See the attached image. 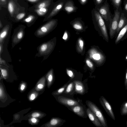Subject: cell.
Instances as JSON below:
<instances>
[{
  "mask_svg": "<svg viewBox=\"0 0 127 127\" xmlns=\"http://www.w3.org/2000/svg\"><path fill=\"white\" fill-rule=\"evenodd\" d=\"M86 103L88 108L97 118L103 127H108L106 119L99 109L95 104L91 101L87 100Z\"/></svg>",
  "mask_w": 127,
  "mask_h": 127,
  "instance_id": "obj_1",
  "label": "cell"
},
{
  "mask_svg": "<svg viewBox=\"0 0 127 127\" xmlns=\"http://www.w3.org/2000/svg\"><path fill=\"white\" fill-rule=\"evenodd\" d=\"M120 12L117 10L115 12L114 16L110 21V35L111 38L113 37L116 32L118 24L120 18Z\"/></svg>",
  "mask_w": 127,
  "mask_h": 127,
  "instance_id": "obj_2",
  "label": "cell"
},
{
  "mask_svg": "<svg viewBox=\"0 0 127 127\" xmlns=\"http://www.w3.org/2000/svg\"><path fill=\"white\" fill-rule=\"evenodd\" d=\"M99 102L107 114L113 120H115V116L112 106L109 102L103 96H100Z\"/></svg>",
  "mask_w": 127,
  "mask_h": 127,
  "instance_id": "obj_3",
  "label": "cell"
},
{
  "mask_svg": "<svg viewBox=\"0 0 127 127\" xmlns=\"http://www.w3.org/2000/svg\"><path fill=\"white\" fill-rule=\"evenodd\" d=\"M95 15L96 20L104 36L107 41L109 38L107 31L104 22L99 13L97 11H95Z\"/></svg>",
  "mask_w": 127,
  "mask_h": 127,
  "instance_id": "obj_4",
  "label": "cell"
},
{
  "mask_svg": "<svg viewBox=\"0 0 127 127\" xmlns=\"http://www.w3.org/2000/svg\"><path fill=\"white\" fill-rule=\"evenodd\" d=\"M56 22V21L54 20L49 21L38 30L36 32L37 34L42 36L45 34L53 28Z\"/></svg>",
  "mask_w": 127,
  "mask_h": 127,
  "instance_id": "obj_5",
  "label": "cell"
},
{
  "mask_svg": "<svg viewBox=\"0 0 127 127\" xmlns=\"http://www.w3.org/2000/svg\"><path fill=\"white\" fill-rule=\"evenodd\" d=\"M58 99L61 104L69 107L79 105V102L75 100L63 96H59Z\"/></svg>",
  "mask_w": 127,
  "mask_h": 127,
  "instance_id": "obj_6",
  "label": "cell"
},
{
  "mask_svg": "<svg viewBox=\"0 0 127 127\" xmlns=\"http://www.w3.org/2000/svg\"><path fill=\"white\" fill-rule=\"evenodd\" d=\"M86 112L89 119L96 126L103 127L97 118L89 108H87Z\"/></svg>",
  "mask_w": 127,
  "mask_h": 127,
  "instance_id": "obj_7",
  "label": "cell"
},
{
  "mask_svg": "<svg viewBox=\"0 0 127 127\" xmlns=\"http://www.w3.org/2000/svg\"><path fill=\"white\" fill-rule=\"evenodd\" d=\"M73 82L75 92L80 94H83L85 92V89L83 83L79 80H74Z\"/></svg>",
  "mask_w": 127,
  "mask_h": 127,
  "instance_id": "obj_8",
  "label": "cell"
},
{
  "mask_svg": "<svg viewBox=\"0 0 127 127\" xmlns=\"http://www.w3.org/2000/svg\"><path fill=\"white\" fill-rule=\"evenodd\" d=\"M63 2H60L56 4L46 19H48L56 15L63 7Z\"/></svg>",
  "mask_w": 127,
  "mask_h": 127,
  "instance_id": "obj_9",
  "label": "cell"
},
{
  "mask_svg": "<svg viewBox=\"0 0 127 127\" xmlns=\"http://www.w3.org/2000/svg\"><path fill=\"white\" fill-rule=\"evenodd\" d=\"M99 11L102 16L106 20H108L109 15V9L107 4L102 6L99 10Z\"/></svg>",
  "mask_w": 127,
  "mask_h": 127,
  "instance_id": "obj_10",
  "label": "cell"
},
{
  "mask_svg": "<svg viewBox=\"0 0 127 127\" xmlns=\"http://www.w3.org/2000/svg\"><path fill=\"white\" fill-rule=\"evenodd\" d=\"M72 111L77 115L83 117L84 116L85 112L83 107L79 105L70 107Z\"/></svg>",
  "mask_w": 127,
  "mask_h": 127,
  "instance_id": "obj_11",
  "label": "cell"
},
{
  "mask_svg": "<svg viewBox=\"0 0 127 127\" xmlns=\"http://www.w3.org/2000/svg\"><path fill=\"white\" fill-rule=\"evenodd\" d=\"M51 0H43L37 3L34 6L35 9L48 8L51 4Z\"/></svg>",
  "mask_w": 127,
  "mask_h": 127,
  "instance_id": "obj_12",
  "label": "cell"
},
{
  "mask_svg": "<svg viewBox=\"0 0 127 127\" xmlns=\"http://www.w3.org/2000/svg\"><path fill=\"white\" fill-rule=\"evenodd\" d=\"M126 20L124 16V14L122 13L120 17L116 31L117 33H118L126 25Z\"/></svg>",
  "mask_w": 127,
  "mask_h": 127,
  "instance_id": "obj_13",
  "label": "cell"
},
{
  "mask_svg": "<svg viewBox=\"0 0 127 127\" xmlns=\"http://www.w3.org/2000/svg\"><path fill=\"white\" fill-rule=\"evenodd\" d=\"M90 55H91V57H92L93 59L95 61H101L104 59L103 56L95 50H92Z\"/></svg>",
  "mask_w": 127,
  "mask_h": 127,
  "instance_id": "obj_14",
  "label": "cell"
},
{
  "mask_svg": "<svg viewBox=\"0 0 127 127\" xmlns=\"http://www.w3.org/2000/svg\"><path fill=\"white\" fill-rule=\"evenodd\" d=\"M7 8L8 11L10 15L12 16L16 8L15 4L12 0H9L8 2Z\"/></svg>",
  "mask_w": 127,
  "mask_h": 127,
  "instance_id": "obj_15",
  "label": "cell"
},
{
  "mask_svg": "<svg viewBox=\"0 0 127 127\" xmlns=\"http://www.w3.org/2000/svg\"><path fill=\"white\" fill-rule=\"evenodd\" d=\"M65 120L59 118H53L51 120L50 124L52 126H56L61 124H63Z\"/></svg>",
  "mask_w": 127,
  "mask_h": 127,
  "instance_id": "obj_16",
  "label": "cell"
},
{
  "mask_svg": "<svg viewBox=\"0 0 127 127\" xmlns=\"http://www.w3.org/2000/svg\"><path fill=\"white\" fill-rule=\"evenodd\" d=\"M64 9L68 13H70L73 11L75 9L72 2L69 1L66 3L64 6Z\"/></svg>",
  "mask_w": 127,
  "mask_h": 127,
  "instance_id": "obj_17",
  "label": "cell"
},
{
  "mask_svg": "<svg viewBox=\"0 0 127 127\" xmlns=\"http://www.w3.org/2000/svg\"><path fill=\"white\" fill-rule=\"evenodd\" d=\"M127 31V24L121 30L115 40V43H117L123 37Z\"/></svg>",
  "mask_w": 127,
  "mask_h": 127,
  "instance_id": "obj_18",
  "label": "cell"
},
{
  "mask_svg": "<svg viewBox=\"0 0 127 127\" xmlns=\"http://www.w3.org/2000/svg\"><path fill=\"white\" fill-rule=\"evenodd\" d=\"M120 113L122 116L127 115V101L124 102L120 108Z\"/></svg>",
  "mask_w": 127,
  "mask_h": 127,
  "instance_id": "obj_19",
  "label": "cell"
},
{
  "mask_svg": "<svg viewBox=\"0 0 127 127\" xmlns=\"http://www.w3.org/2000/svg\"><path fill=\"white\" fill-rule=\"evenodd\" d=\"M48 11L47 8H41L35 9V12L39 16H43Z\"/></svg>",
  "mask_w": 127,
  "mask_h": 127,
  "instance_id": "obj_20",
  "label": "cell"
},
{
  "mask_svg": "<svg viewBox=\"0 0 127 127\" xmlns=\"http://www.w3.org/2000/svg\"><path fill=\"white\" fill-rule=\"evenodd\" d=\"M8 28V26L6 27L0 33V43L2 42V41L7 34Z\"/></svg>",
  "mask_w": 127,
  "mask_h": 127,
  "instance_id": "obj_21",
  "label": "cell"
},
{
  "mask_svg": "<svg viewBox=\"0 0 127 127\" xmlns=\"http://www.w3.org/2000/svg\"><path fill=\"white\" fill-rule=\"evenodd\" d=\"M74 84L73 82L70 83L66 87L65 92L66 94H69L70 93L73 89Z\"/></svg>",
  "mask_w": 127,
  "mask_h": 127,
  "instance_id": "obj_22",
  "label": "cell"
},
{
  "mask_svg": "<svg viewBox=\"0 0 127 127\" xmlns=\"http://www.w3.org/2000/svg\"><path fill=\"white\" fill-rule=\"evenodd\" d=\"M67 85V84H65L63 86L57 90L54 93V94L55 95H58L62 94L65 90Z\"/></svg>",
  "mask_w": 127,
  "mask_h": 127,
  "instance_id": "obj_23",
  "label": "cell"
},
{
  "mask_svg": "<svg viewBox=\"0 0 127 127\" xmlns=\"http://www.w3.org/2000/svg\"><path fill=\"white\" fill-rule=\"evenodd\" d=\"M73 26L74 29L78 30H80L83 28V26L81 23L78 21H76L73 24Z\"/></svg>",
  "mask_w": 127,
  "mask_h": 127,
  "instance_id": "obj_24",
  "label": "cell"
},
{
  "mask_svg": "<svg viewBox=\"0 0 127 127\" xmlns=\"http://www.w3.org/2000/svg\"><path fill=\"white\" fill-rule=\"evenodd\" d=\"M35 18V17L33 15H30L25 18L24 21L27 23H30L33 21Z\"/></svg>",
  "mask_w": 127,
  "mask_h": 127,
  "instance_id": "obj_25",
  "label": "cell"
},
{
  "mask_svg": "<svg viewBox=\"0 0 127 127\" xmlns=\"http://www.w3.org/2000/svg\"><path fill=\"white\" fill-rule=\"evenodd\" d=\"M53 76L52 71L51 70L47 76V79L49 85H50L53 81Z\"/></svg>",
  "mask_w": 127,
  "mask_h": 127,
  "instance_id": "obj_26",
  "label": "cell"
},
{
  "mask_svg": "<svg viewBox=\"0 0 127 127\" xmlns=\"http://www.w3.org/2000/svg\"><path fill=\"white\" fill-rule=\"evenodd\" d=\"M48 47V45L47 44H43L40 46V52H44L47 49Z\"/></svg>",
  "mask_w": 127,
  "mask_h": 127,
  "instance_id": "obj_27",
  "label": "cell"
},
{
  "mask_svg": "<svg viewBox=\"0 0 127 127\" xmlns=\"http://www.w3.org/2000/svg\"><path fill=\"white\" fill-rule=\"evenodd\" d=\"M112 1L115 7L118 9L120 6L121 0H112Z\"/></svg>",
  "mask_w": 127,
  "mask_h": 127,
  "instance_id": "obj_28",
  "label": "cell"
},
{
  "mask_svg": "<svg viewBox=\"0 0 127 127\" xmlns=\"http://www.w3.org/2000/svg\"><path fill=\"white\" fill-rule=\"evenodd\" d=\"M66 73L68 76L71 79H73L74 77V74L73 72L71 70L67 69Z\"/></svg>",
  "mask_w": 127,
  "mask_h": 127,
  "instance_id": "obj_29",
  "label": "cell"
},
{
  "mask_svg": "<svg viewBox=\"0 0 127 127\" xmlns=\"http://www.w3.org/2000/svg\"><path fill=\"white\" fill-rule=\"evenodd\" d=\"M25 14L24 13H21L18 14L16 16V18L17 20H20L25 16Z\"/></svg>",
  "mask_w": 127,
  "mask_h": 127,
  "instance_id": "obj_30",
  "label": "cell"
},
{
  "mask_svg": "<svg viewBox=\"0 0 127 127\" xmlns=\"http://www.w3.org/2000/svg\"><path fill=\"white\" fill-rule=\"evenodd\" d=\"M23 33L22 31L19 32L17 34L16 37L17 39L20 40L23 37Z\"/></svg>",
  "mask_w": 127,
  "mask_h": 127,
  "instance_id": "obj_31",
  "label": "cell"
},
{
  "mask_svg": "<svg viewBox=\"0 0 127 127\" xmlns=\"http://www.w3.org/2000/svg\"><path fill=\"white\" fill-rule=\"evenodd\" d=\"M86 63L87 66L90 68H93V64L89 60V59L86 60Z\"/></svg>",
  "mask_w": 127,
  "mask_h": 127,
  "instance_id": "obj_32",
  "label": "cell"
},
{
  "mask_svg": "<svg viewBox=\"0 0 127 127\" xmlns=\"http://www.w3.org/2000/svg\"><path fill=\"white\" fill-rule=\"evenodd\" d=\"M78 44L81 50H82L84 47V42L81 39H79L78 41Z\"/></svg>",
  "mask_w": 127,
  "mask_h": 127,
  "instance_id": "obj_33",
  "label": "cell"
},
{
  "mask_svg": "<svg viewBox=\"0 0 127 127\" xmlns=\"http://www.w3.org/2000/svg\"><path fill=\"white\" fill-rule=\"evenodd\" d=\"M124 85L125 87V90H127V67L126 69L124 80Z\"/></svg>",
  "mask_w": 127,
  "mask_h": 127,
  "instance_id": "obj_34",
  "label": "cell"
},
{
  "mask_svg": "<svg viewBox=\"0 0 127 127\" xmlns=\"http://www.w3.org/2000/svg\"><path fill=\"white\" fill-rule=\"evenodd\" d=\"M0 70L2 76L4 77H6L7 75V72L6 70L0 68Z\"/></svg>",
  "mask_w": 127,
  "mask_h": 127,
  "instance_id": "obj_35",
  "label": "cell"
},
{
  "mask_svg": "<svg viewBox=\"0 0 127 127\" xmlns=\"http://www.w3.org/2000/svg\"><path fill=\"white\" fill-rule=\"evenodd\" d=\"M0 5L2 6H6L7 4V0H0Z\"/></svg>",
  "mask_w": 127,
  "mask_h": 127,
  "instance_id": "obj_36",
  "label": "cell"
},
{
  "mask_svg": "<svg viewBox=\"0 0 127 127\" xmlns=\"http://www.w3.org/2000/svg\"><path fill=\"white\" fill-rule=\"evenodd\" d=\"M68 38V34L66 32H65L63 37V39L64 40H66Z\"/></svg>",
  "mask_w": 127,
  "mask_h": 127,
  "instance_id": "obj_37",
  "label": "cell"
},
{
  "mask_svg": "<svg viewBox=\"0 0 127 127\" xmlns=\"http://www.w3.org/2000/svg\"><path fill=\"white\" fill-rule=\"evenodd\" d=\"M40 115L39 113H32V116L33 117H39Z\"/></svg>",
  "mask_w": 127,
  "mask_h": 127,
  "instance_id": "obj_38",
  "label": "cell"
},
{
  "mask_svg": "<svg viewBox=\"0 0 127 127\" xmlns=\"http://www.w3.org/2000/svg\"><path fill=\"white\" fill-rule=\"evenodd\" d=\"M32 3H36L41 1V0H26Z\"/></svg>",
  "mask_w": 127,
  "mask_h": 127,
  "instance_id": "obj_39",
  "label": "cell"
},
{
  "mask_svg": "<svg viewBox=\"0 0 127 127\" xmlns=\"http://www.w3.org/2000/svg\"><path fill=\"white\" fill-rule=\"evenodd\" d=\"M35 98V96L34 94H33L31 95L30 96V100H32L34 99Z\"/></svg>",
  "mask_w": 127,
  "mask_h": 127,
  "instance_id": "obj_40",
  "label": "cell"
},
{
  "mask_svg": "<svg viewBox=\"0 0 127 127\" xmlns=\"http://www.w3.org/2000/svg\"><path fill=\"white\" fill-rule=\"evenodd\" d=\"M43 85L41 84H39L37 86V87L39 89H41L43 87Z\"/></svg>",
  "mask_w": 127,
  "mask_h": 127,
  "instance_id": "obj_41",
  "label": "cell"
},
{
  "mask_svg": "<svg viewBox=\"0 0 127 127\" xmlns=\"http://www.w3.org/2000/svg\"><path fill=\"white\" fill-rule=\"evenodd\" d=\"M31 122L33 123H36L37 121L36 119L34 118H32L31 119Z\"/></svg>",
  "mask_w": 127,
  "mask_h": 127,
  "instance_id": "obj_42",
  "label": "cell"
},
{
  "mask_svg": "<svg viewBox=\"0 0 127 127\" xmlns=\"http://www.w3.org/2000/svg\"><path fill=\"white\" fill-rule=\"evenodd\" d=\"M87 0H80L81 3L83 4H84L87 1Z\"/></svg>",
  "mask_w": 127,
  "mask_h": 127,
  "instance_id": "obj_43",
  "label": "cell"
},
{
  "mask_svg": "<svg viewBox=\"0 0 127 127\" xmlns=\"http://www.w3.org/2000/svg\"><path fill=\"white\" fill-rule=\"evenodd\" d=\"M25 88V86L24 84H22L21 85L20 89L21 90H23Z\"/></svg>",
  "mask_w": 127,
  "mask_h": 127,
  "instance_id": "obj_44",
  "label": "cell"
},
{
  "mask_svg": "<svg viewBox=\"0 0 127 127\" xmlns=\"http://www.w3.org/2000/svg\"><path fill=\"white\" fill-rule=\"evenodd\" d=\"M3 93L2 92V91L1 90V88H0V98L3 95Z\"/></svg>",
  "mask_w": 127,
  "mask_h": 127,
  "instance_id": "obj_45",
  "label": "cell"
},
{
  "mask_svg": "<svg viewBox=\"0 0 127 127\" xmlns=\"http://www.w3.org/2000/svg\"><path fill=\"white\" fill-rule=\"evenodd\" d=\"M102 0H96L97 3L98 4H99L100 3Z\"/></svg>",
  "mask_w": 127,
  "mask_h": 127,
  "instance_id": "obj_46",
  "label": "cell"
},
{
  "mask_svg": "<svg viewBox=\"0 0 127 127\" xmlns=\"http://www.w3.org/2000/svg\"><path fill=\"white\" fill-rule=\"evenodd\" d=\"M124 8L125 10L127 12V2L125 4Z\"/></svg>",
  "mask_w": 127,
  "mask_h": 127,
  "instance_id": "obj_47",
  "label": "cell"
},
{
  "mask_svg": "<svg viewBox=\"0 0 127 127\" xmlns=\"http://www.w3.org/2000/svg\"><path fill=\"white\" fill-rule=\"evenodd\" d=\"M0 28H1L2 27V25L1 24V21H0Z\"/></svg>",
  "mask_w": 127,
  "mask_h": 127,
  "instance_id": "obj_48",
  "label": "cell"
},
{
  "mask_svg": "<svg viewBox=\"0 0 127 127\" xmlns=\"http://www.w3.org/2000/svg\"><path fill=\"white\" fill-rule=\"evenodd\" d=\"M1 45H0V53L1 52Z\"/></svg>",
  "mask_w": 127,
  "mask_h": 127,
  "instance_id": "obj_49",
  "label": "cell"
},
{
  "mask_svg": "<svg viewBox=\"0 0 127 127\" xmlns=\"http://www.w3.org/2000/svg\"><path fill=\"white\" fill-rule=\"evenodd\" d=\"M126 127H127V121L126 122Z\"/></svg>",
  "mask_w": 127,
  "mask_h": 127,
  "instance_id": "obj_50",
  "label": "cell"
},
{
  "mask_svg": "<svg viewBox=\"0 0 127 127\" xmlns=\"http://www.w3.org/2000/svg\"><path fill=\"white\" fill-rule=\"evenodd\" d=\"M126 59L127 60V56L126 57Z\"/></svg>",
  "mask_w": 127,
  "mask_h": 127,
  "instance_id": "obj_51",
  "label": "cell"
},
{
  "mask_svg": "<svg viewBox=\"0 0 127 127\" xmlns=\"http://www.w3.org/2000/svg\"></svg>",
  "mask_w": 127,
  "mask_h": 127,
  "instance_id": "obj_52",
  "label": "cell"
}]
</instances>
